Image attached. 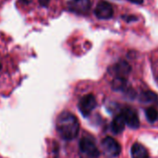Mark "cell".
Returning a JSON list of instances; mask_svg holds the SVG:
<instances>
[{"label": "cell", "mask_w": 158, "mask_h": 158, "mask_svg": "<svg viewBox=\"0 0 158 158\" xmlns=\"http://www.w3.org/2000/svg\"><path fill=\"white\" fill-rule=\"evenodd\" d=\"M56 131L62 139L73 140L80 131L78 118L69 112H62L56 119Z\"/></svg>", "instance_id": "cell-1"}, {"label": "cell", "mask_w": 158, "mask_h": 158, "mask_svg": "<svg viewBox=\"0 0 158 158\" xmlns=\"http://www.w3.org/2000/svg\"><path fill=\"white\" fill-rule=\"evenodd\" d=\"M79 110L82 114V116L87 117L89 116L92 111L96 106V100L95 97L93 94H87L84 95L79 102Z\"/></svg>", "instance_id": "cell-2"}, {"label": "cell", "mask_w": 158, "mask_h": 158, "mask_svg": "<svg viewBox=\"0 0 158 158\" xmlns=\"http://www.w3.org/2000/svg\"><path fill=\"white\" fill-rule=\"evenodd\" d=\"M102 147H103L104 151L109 156H112V157L118 156L121 151V147L118 144V143L111 137H106L103 140Z\"/></svg>", "instance_id": "cell-3"}, {"label": "cell", "mask_w": 158, "mask_h": 158, "mask_svg": "<svg viewBox=\"0 0 158 158\" xmlns=\"http://www.w3.org/2000/svg\"><path fill=\"white\" fill-rule=\"evenodd\" d=\"M80 149L82 153L88 156L96 158L99 156V151L94 143L90 138H82L80 142Z\"/></svg>", "instance_id": "cell-4"}, {"label": "cell", "mask_w": 158, "mask_h": 158, "mask_svg": "<svg viewBox=\"0 0 158 158\" xmlns=\"http://www.w3.org/2000/svg\"><path fill=\"white\" fill-rule=\"evenodd\" d=\"M95 16L100 19H107L113 16V7L110 3L106 1H101L97 4L94 10Z\"/></svg>", "instance_id": "cell-5"}, {"label": "cell", "mask_w": 158, "mask_h": 158, "mask_svg": "<svg viewBox=\"0 0 158 158\" xmlns=\"http://www.w3.org/2000/svg\"><path fill=\"white\" fill-rule=\"evenodd\" d=\"M121 115L124 118L126 125H128L131 129H138L140 127V120L138 114L131 108L123 109Z\"/></svg>", "instance_id": "cell-6"}, {"label": "cell", "mask_w": 158, "mask_h": 158, "mask_svg": "<svg viewBox=\"0 0 158 158\" xmlns=\"http://www.w3.org/2000/svg\"><path fill=\"white\" fill-rule=\"evenodd\" d=\"M131 70V68L130 64L126 61H119L117 65L114 67V72L118 77L120 78H125L127 75L130 74Z\"/></svg>", "instance_id": "cell-7"}, {"label": "cell", "mask_w": 158, "mask_h": 158, "mask_svg": "<svg viewBox=\"0 0 158 158\" xmlns=\"http://www.w3.org/2000/svg\"><path fill=\"white\" fill-rule=\"evenodd\" d=\"M91 3L89 0H77L69 4V8L75 12H86L90 8Z\"/></svg>", "instance_id": "cell-8"}, {"label": "cell", "mask_w": 158, "mask_h": 158, "mask_svg": "<svg viewBox=\"0 0 158 158\" xmlns=\"http://www.w3.org/2000/svg\"><path fill=\"white\" fill-rule=\"evenodd\" d=\"M125 125H126V122L124 120V118L123 116L120 114L118 116H117L112 123H111V130L114 133L116 134H119L121 133L123 131H124V128H125Z\"/></svg>", "instance_id": "cell-9"}, {"label": "cell", "mask_w": 158, "mask_h": 158, "mask_svg": "<svg viewBox=\"0 0 158 158\" xmlns=\"http://www.w3.org/2000/svg\"><path fill=\"white\" fill-rule=\"evenodd\" d=\"M132 158H149L148 151L140 143H134L131 147Z\"/></svg>", "instance_id": "cell-10"}, {"label": "cell", "mask_w": 158, "mask_h": 158, "mask_svg": "<svg viewBox=\"0 0 158 158\" xmlns=\"http://www.w3.org/2000/svg\"><path fill=\"white\" fill-rule=\"evenodd\" d=\"M140 100L143 103H155L157 101V95L153 92H145L141 94Z\"/></svg>", "instance_id": "cell-11"}, {"label": "cell", "mask_w": 158, "mask_h": 158, "mask_svg": "<svg viewBox=\"0 0 158 158\" xmlns=\"http://www.w3.org/2000/svg\"><path fill=\"white\" fill-rule=\"evenodd\" d=\"M127 85V81L125 78H120V77H117L114 81H113V89L116 91H121L123 90Z\"/></svg>", "instance_id": "cell-12"}, {"label": "cell", "mask_w": 158, "mask_h": 158, "mask_svg": "<svg viewBox=\"0 0 158 158\" xmlns=\"http://www.w3.org/2000/svg\"><path fill=\"white\" fill-rule=\"evenodd\" d=\"M145 114H146L147 119H148L150 122H155V121L157 119L158 112L157 110H156V108H154V107H149V108L146 110Z\"/></svg>", "instance_id": "cell-13"}, {"label": "cell", "mask_w": 158, "mask_h": 158, "mask_svg": "<svg viewBox=\"0 0 158 158\" xmlns=\"http://www.w3.org/2000/svg\"><path fill=\"white\" fill-rule=\"evenodd\" d=\"M123 19H125L128 22H131V21H135L137 20V18L135 16H128V17H123Z\"/></svg>", "instance_id": "cell-14"}, {"label": "cell", "mask_w": 158, "mask_h": 158, "mask_svg": "<svg viewBox=\"0 0 158 158\" xmlns=\"http://www.w3.org/2000/svg\"><path fill=\"white\" fill-rule=\"evenodd\" d=\"M49 1H50V0H39L40 4H41L43 6H46L49 4Z\"/></svg>", "instance_id": "cell-15"}, {"label": "cell", "mask_w": 158, "mask_h": 158, "mask_svg": "<svg viewBox=\"0 0 158 158\" xmlns=\"http://www.w3.org/2000/svg\"><path fill=\"white\" fill-rule=\"evenodd\" d=\"M129 1L133 3V4H137V5H140V4L143 3V0H129Z\"/></svg>", "instance_id": "cell-16"}, {"label": "cell", "mask_w": 158, "mask_h": 158, "mask_svg": "<svg viewBox=\"0 0 158 158\" xmlns=\"http://www.w3.org/2000/svg\"><path fill=\"white\" fill-rule=\"evenodd\" d=\"M1 69H2V65L0 64V70H1Z\"/></svg>", "instance_id": "cell-17"}, {"label": "cell", "mask_w": 158, "mask_h": 158, "mask_svg": "<svg viewBox=\"0 0 158 158\" xmlns=\"http://www.w3.org/2000/svg\"><path fill=\"white\" fill-rule=\"evenodd\" d=\"M75 1H77V0H75Z\"/></svg>", "instance_id": "cell-18"}]
</instances>
